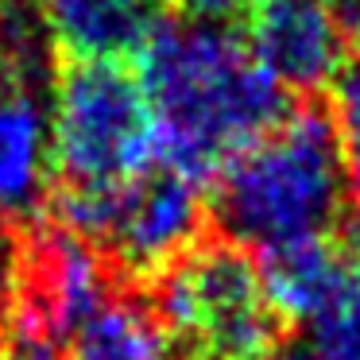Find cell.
<instances>
[{
  "label": "cell",
  "instance_id": "1",
  "mask_svg": "<svg viewBox=\"0 0 360 360\" xmlns=\"http://www.w3.org/2000/svg\"><path fill=\"white\" fill-rule=\"evenodd\" d=\"M136 74L155 120L159 163L198 186L290 109L229 20L167 16L140 51Z\"/></svg>",
  "mask_w": 360,
  "mask_h": 360
},
{
  "label": "cell",
  "instance_id": "2",
  "mask_svg": "<svg viewBox=\"0 0 360 360\" xmlns=\"http://www.w3.org/2000/svg\"><path fill=\"white\" fill-rule=\"evenodd\" d=\"M345 198V143L329 112L302 101L221 167L210 213L225 240L271 252L329 236Z\"/></svg>",
  "mask_w": 360,
  "mask_h": 360
},
{
  "label": "cell",
  "instance_id": "3",
  "mask_svg": "<svg viewBox=\"0 0 360 360\" xmlns=\"http://www.w3.org/2000/svg\"><path fill=\"white\" fill-rule=\"evenodd\" d=\"M55 190L105 194L159 163L140 74L109 58H58L51 78Z\"/></svg>",
  "mask_w": 360,
  "mask_h": 360
},
{
  "label": "cell",
  "instance_id": "4",
  "mask_svg": "<svg viewBox=\"0 0 360 360\" xmlns=\"http://www.w3.org/2000/svg\"><path fill=\"white\" fill-rule=\"evenodd\" d=\"M151 310L194 360H271L279 352V314L271 310L259 264L233 240H198L159 271Z\"/></svg>",
  "mask_w": 360,
  "mask_h": 360
},
{
  "label": "cell",
  "instance_id": "5",
  "mask_svg": "<svg viewBox=\"0 0 360 360\" xmlns=\"http://www.w3.org/2000/svg\"><path fill=\"white\" fill-rule=\"evenodd\" d=\"M47 213L55 225L89 240L112 267L155 279L202 240L210 202L194 179L151 163L132 182L105 194L55 190Z\"/></svg>",
  "mask_w": 360,
  "mask_h": 360
},
{
  "label": "cell",
  "instance_id": "6",
  "mask_svg": "<svg viewBox=\"0 0 360 360\" xmlns=\"http://www.w3.org/2000/svg\"><path fill=\"white\" fill-rule=\"evenodd\" d=\"M112 295V264L78 233L47 221L20 244L12 326L58 341Z\"/></svg>",
  "mask_w": 360,
  "mask_h": 360
},
{
  "label": "cell",
  "instance_id": "7",
  "mask_svg": "<svg viewBox=\"0 0 360 360\" xmlns=\"http://www.w3.org/2000/svg\"><path fill=\"white\" fill-rule=\"evenodd\" d=\"M240 39L259 70L298 97L326 89L352 51L329 0H252Z\"/></svg>",
  "mask_w": 360,
  "mask_h": 360
},
{
  "label": "cell",
  "instance_id": "8",
  "mask_svg": "<svg viewBox=\"0 0 360 360\" xmlns=\"http://www.w3.org/2000/svg\"><path fill=\"white\" fill-rule=\"evenodd\" d=\"M55 198L51 105L39 86L0 82V225H27Z\"/></svg>",
  "mask_w": 360,
  "mask_h": 360
},
{
  "label": "cell",
  "instance_id": "9",
  "mask_svg": "<svg viewBox=\"0 0 360 360\" xmlns=\"http://www.w3.org/2000/svg\"><path fill=\"white\" fill-rule=\"evenodd\" d=\"M58 58H140L171 0H35Z\"/></svg>",
  "mask_w": 360,
  "mask_h": 360
},
{
  "label": "cell",
  "instance_id": "10",
  "mask_svg": "<svg viewBox=\"0 0 360 360\" xmlns=\"http://www.w3.org/2000/svg\"><path fill=\"white\" fill-rule=\"evenodd\" d=\"M259 279L264 295L279 321H306L310 326L349 279V256L329 236L298 240L287 248L259 252Z\"/></svg>",
  "mask_w": 360,
  "mask_h": 360
},
{
  "label": "cell",
  "instance_id": "11",
  "mask_svg": "<svg viewBox=\"0 0 360 360\" xmlns=\"http://www.w3.org/2000/svg\"><path fill=\"white\" fill-rule=\"evenodd\" d=\"M66 360H171V333L151 302L112 295L66 337Z\"/></svg>",
  "mask_w": 360,
  "mask_h": 360
},
{
  "label": "cell",
  "instance_id": "12",
  "mask_svg": "<svg viewBox=\"0 0 360 360\" xmlns=\"http://www.w3.org/2000/svg\"><path fill=\"white\" fill-rule=\"evenodd\" d=\"M352 264V259H349ZM318 360H360V267H349V279L333 302L310 321V345Z\"/></svg>",
  "mask_w": 360,
  "mask_h": 360
},
{
  "label": "cell",
  "instance_id": "13",
  "mask_svg": "<svg viewBox=\"0 0 360 360\" xmlns=\"http://www.w3.org/2000/svg\"><path fill=\"white\" fill-rule=\"evenodd\" d=\"M329 94V120H333L341 143L360 148V47L349 51V58L341 63V70L333 74V82L326 86Z\"/></svg>",
  "mask_w": 360,
  "mask_h": 360
},
{
  "label": "cell",
  "instance_id": "14",
  "mask_svg": "<svg viewBox=\"0 0 360 360\" xmlns=\"http://www.w3.org/2000/svg\"><path fill=\"white\" fill-rule=\"evenodd\" d=\"M0 360H63L55 352L51 337H39L32 329L12 326L8 337H0Z\"/></svg>",
  "mask_w": 360,
  "mask_h": 360
},
{
  "label": "cell",
  "instance_id": "15",
  "mask_svg": "<svg viewBox=\"0 0 360 360\" xmlns=\"http://www.w3.org/2000/svg\"><path fill=\"white\" fill-rule=\"evenodd\" d=\"M16 252L20 244L12 240V229L0 225V329L12 318V295H16Z\"/></svg>",
  "mask_w": 360,
  "mask_h": 360
},
{
  "label": "cell",
  "instance_id": "16",
  "mask_svg": "<svg viewBox=\"0 0 360 360\" xmlns=\"http://www.w3.org/2000/svg\"><path fill=\"white\" fill-rule=\"evenodd\" d=\"M179 4L182 16H202V20H229L236 12H244L252 0H171Z\"/></svg>",
  "mask_w": 360,
  "mask_h": 360
},
{
  "label": "cell",
  "instance_id": "17",
  "mask_svg": "<svg viewBox=\"0 0 360 360\" xmlns=\"http://www.w3.org/2000/svg\"><path fill=\"white\" fill-rule=\"evenodd\" d=\"M329 8H333V20L341 24L349 47L356 51L360 47V0H329Z\"/></svg>",
  "mask_w": 360,
  "mask_h": 360
},
{
  "label": "cell",
  "instance_id": "18",
  "mask_svg": "<svg viewBox=\"0 0 360 360\" xmlns=\"http://www.w3.org/2000/svg\"><path fill=\"white\" fill-rule=\"evenodd\" d=\"M345 194L356 202V213H360V148H352V155L345 159Z\"/></svg>",
  "mask_w": 360,
  "mask_h": 360
},
{
  "label": "cell",
  "instance_id": "19",
  "mask_svg": "<svg viewBox=\"0 0 360 360\" xmlns=\"http://www.w3.org/2000/svg\"><path fill=\"white\" fill-rule=\"evenodd\" d=\"M271 360H318V356H314L310 349H279Z\"/></svg>",
  "mask_w": 360,
  "mask_h": 360
},
{
  "label": "cell",
  "instance_id": "20",
  "mask_svg": "<svg viewBox=\"0 0 360 360\" xmlns=\"http://www.w3.org/2000/svg\"><path fill=\"white\" fill-rule=\"evenodd\" d=\"M0 82H4V63H0Z\"/></svg>",
  "mask_w": 360,
  "mask_h": 360
}]
</instances>
